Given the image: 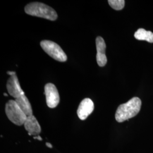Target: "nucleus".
<instances>
[{
    "label": "nucleus",
    "mask_w": 153,
    "mask_h": 153,
    "mask_svg": "<svg viewBox=\"0 0 153 153\" xmlns=\"http://www.w3.org/2000/svg\"><path fill=\"white\" fill-rule=\"evenodd\" d=\"M141 107V100L138 97H134L126 103L121 104L115 114L116 120L123 123L136 116L139 113Z\"/></svg>",
    "instance_id": "f257e3e1"
},
{
    "label": "nucleus",
    "mask_w": 153,
    "mask_h": 153,
    "mask_svg": "<svg viewBox=\"0 0 153 153\" xmlns=\"http://www.w3.org/2000/svg\"><path fill=\"white\" fill-rule=\"evenodd\" d=\"M25 11L28 15L43 18L50 21H55L57 18V14L53 8L38 2L27 4L25 7Z\"/></svg>",
    "instance_id": "f03ea898"
},
{
    "label": "nucleus",
    "mask_w": 153,
    "mask_h": 153,
    "mask_svg": "<svg viewBox=\"0 0 153 153\" xmlns=\"http://www.w3.org/2000/svg\"><path fill=\"white\" fill-rule=\"evenodd\" d=\"M6 115L9 120L16 126L24 125L27 116L16 103V100H9L5 105Z\"/></svg>",
    "instance_id": "7ed1b4c3"
},
{
    "label": "nucleus",
    "mask_w": 153,
    "mask_h": 153,
    "mask_svg": "<svg viewBox=\"0 0 153 153\" xmlns=\"http://www.w3.org/2000/svg\"><path fill=\"white\" fill-rule=\"evenodd\" d=\"M40 46L48 55L56 60L60 62L67 60V56L64 51L55 42L45 40L40 42Z\"/></svg>",
    "instance_id": "20e7f679"
},
{
    "label": "nucleus",
    "mask_w": 153,
    "mask_h": 153,
    "mask_svg": "<svg viewBox=\"0 0 153 153\" xmlns=\"http://www.w3.org/2000/svg\"><path fill=\"white\" fill-rule=\"evenodd\" d=\"M44 94L46 97V103L48 107L54 108L60 102V95L55 85L49 83L44 87Z\"/></svg>",
    "instance_id": "39448f33"
},
{
    "label": "nucleus",
    "mask_w": 153,
    "mask_h": 153,
    "mask_svg": "<svg viewBox=\"0 0 153 153\" xmlns=\"http://www.w3.org/2000/svg\"><path fill=\"white\" fill-rule=\"evenodd\" d=\"M6 87L9 95L16 99L25 94L24 91L20 86V83L16 75L10 76L8 79Z\"/></svg>",
    "instance_id": "423d86ee"
},
{
    "label": "nucleus",
    "mask_w": 153,
    "mask_h": 153,
    "mask_svg": "<svg viewBox=\"0 0 153 153\" xmlns=\"http://www.w3.org/2000/svg\"><path fill=\"white\" fill-rule=\"evenodd\" d=\"M94 109L93 100L90 98L84 99L79 105L77 109V115L81 120H85L88 118Z\"/></svg>",
    "instance_id": "0eeeda50"
},
{
    "label": "nucleus",
    "mask_w": 153,
    "mask_h": 153,
    "mask_svg": "<svg viewBox=\"0 0 153 153\" xmlns=\"http://www.w3.org/2000/svg\"><path fill=\"white\" fill-rule=\"evenodd\" d=\"M97 46V61L98 65L103 67L105 65L107 62V59L105 55L106 45L104 39L100 36H98L96 39Z\"/></svg>",
    "instance_id": "6e6552de"
},
{
    "label": "nucleus",
    "mask_w": 153,
    "mask_h": 153,
    "mask_svg": "<svg viewBox=\"0 0 153 153\" xmlns=\"http://www.w3.org/2000/svg\"><path fill=\"white\" fill-rule=\"evenodd\" d=\"M24 126L30 136H39L41 132V127L33 115L28 116L24 123Z\"/></svg>",
    "instance_id": "1a4fd4ad"
},
{
    "label": "nucleus",
    "mask_w": 153,
    "mask_h": 153,
    "mask_svg": "<svg viewBox=\"0 0 153 153\" xmlns=\"http://www.w3.org/2000/svg\"><path fill=\"white\" fill-rule=\"evenodd\" d=\"M15 100L19 107L21 108V109H22L23 112L27 117L33 115V109L31 105L25 94H23L19 98L16 99Z\"/></svg>",
    "instance_id": "9d476101"
},
{
    "label": "nucleus",
    "mask_w": 153,
    "mask_h": 153,
    "mask_svg": "<svg viewBox=\"0 0 153 153\" xmlns=\"http://www.w3.org/2000/svg\"><path fill=\"white\" fill-rule=\"evenodd\" d=\"M134 38L139 40H146L149 43H153V33L150 31H146L143 28H139L134 33Z\"/></svg>",
    "instance_id": "9b49d317"
},
{
    "label": "nucleus",
    "mask_w": 153,
    "mask_h": 153,
    "mask_svg": "<svg viewBox=\"0 0 153 153\" xmlns=\"http://www.w3.org/2000/svg\"><path fill=\"white\" fill-rule=\"evenodd\" d=\"M108 2L112 9L116 10L123 9L125 5V1L124 0H108Z\"/></svg>",
    "instance_id": "f8f14e48"
},
{
    "label": "nucleus",
    "mask_w": 153,
    "mask_h": 153,
    "mask_svg": "<svg viewBox=\"0 0 153 153\" xmlns=\"http://www.w3.org/2000/svg\"><path fill=\"white\" fill-rule=\"evenodd\" d=\"M7 74L10 75V76H14V75H16V73L15 71H9L7 72Z\"/></svg>",
    "instance_id": "ddd939ff"
},
{
    "label": "nucleus",
    "mask_w": 153,
    "mask_h": 153,
    "mask_svg": "<svg viewBox=\"0 0 153 153\" xmlns=\"http://www.w3.org/2000/svg\"><path fill=\"white\" fill-rule=\"evenodd\" d=\"M34 139H36V140H38L39 141H42V137H40V136H35V137H33Z\"/></svg>",
    "instance_id": "4468645a"
},
{
    "label": "nucleus",
    "mask_w": 153,
    "mask_h": 153,
    "mask_svg": "<svg viewBox=\"0 0 153 153\" xmlns=\"http://www.w3.org/2000/svg\"><path fill=\"white\" fill-rule=\"evenodd\" d=\"M46 146H48L49 148H52V145L50 143L47 142V143H46Z\"/></svg>",
    "instance_id": "2eb2a0df"
},
{
    "label": "nucleus",
    "mask_w": 153,
    "mask_h": 153,
    "mask_svg": "<svg viewBox=\"0 0 153 153\" xmlns=\"http://www.w3.org/2000/svg\"><path fill=\"white\" fill-rule=\"evenodd\" d=\"M4 95L5 96H6V97H7V94H6V93H4Z\"/></svg>",
    "instance_id": "dca6fc26"
}]
</instances>
